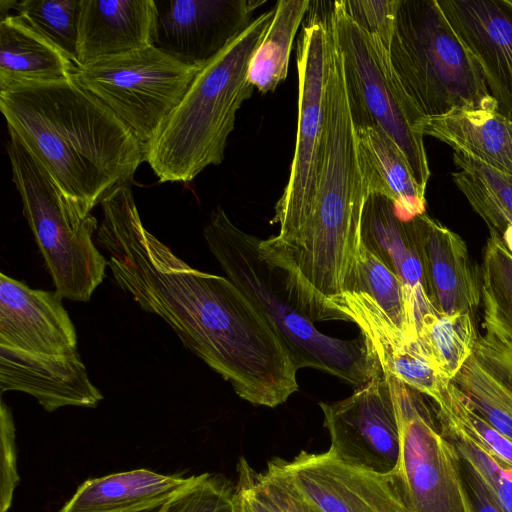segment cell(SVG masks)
Segmentation results:
<instances>
[{"mask_svg":"<svg viewBox=\"0 0 512 512\" xmlns=\"http://www.w3.org/2000/svg\"><path fill=\"white\" fill-rule=\"evenodd\" d=\"M388 52L401 86L425 118L456 109L498 111L478 62L437 0H400Z\"/></svg>","mask_w":512,"mask_h":512,"instance_id":"cell-5","label":"cell"},{"mask_svg":"<svg viewBox=\"0 0 512 512\" xmlns=\"http://www.w3.org/2000/svg\"><path fill=\"white\" fill-rule=\"evenodd\" d=\"M421 258L426 290L441 314L470 313L481 300V284L462 238L425 213L408 221Z\"/></svg>","mask_w":512,"mask_h":512,"instance_id":"cell-16","label":"cell"},{"mask_svg":"<svg viewBox=\"0 0 512 512\" xmlns=\"http://www.w3.org/2000/svg\"><path fill=\"white\" fill-rule=\"evenodd\" d=\"M308 0H279L270 25L251 58L250 84L265 94L286 79L295 35L309 10Z\"/></svg>","mask_w":512,"mask_h":512,"instance_id":"cell-27","label":"cell"},{"mask_svg":"<svg viewBox=\"0 0 512 512\" xmlns=\"http://www.w3.org/2000/svg\"><path fill=\"white\" fill-rule=\"evenodd\" d=\"M344 292L367 294L406 336L418 340L409 322L400 279L363 244Z\"/></svg>","mask_w":512,"mask_h":512,"instance_id":"cell-30","label":"cell"},{"mask_svg":"<svg viewBox=\"0 0 512 512\" xmlns=\"http://www.w3.org/2000/svg\"><path fill=\"white\" fill-rule=\"evenodd\" d=\"M237 509V508H236ZM238 512V511H237Z\"/></svg>","mask_w":512,"mask_h":512,"instance_id":"cell-42","label":"cell"},{"mask_svg":"<svg viewBox=\"0 0 512 512\" xmlns=\"http://www.w3.org/2000/svg\"><path fill=\"white\" fill-rule=\"evenodd\" d=\"M0 512H7L19 483L15 426L10 408L1 401L0 409Z\"/></svg>","mask_w":512,"mask_h":512,"instance_id":"cell-36","label":"cell"},{"mask_svg":"<svg viewBox=\"0 0 512 512\" xmlns=\"http://www.w3.org/2000/svg\"><path fill=\"white\" fill-rule=\"evenodd\" d=\"M80 8L81 0H22L16 1L14 6L17 16L75 64Z\"/></svg>","mask_w":512,"mask_h":512,"instance_id":"cell-31","label":"cell"},{"mask_svg":"<svg viewBox=\"0 0 512 512\" xmlns=\"http://www.w3.org/2000/svg\"><path fill=\"white\" fill-rule=\"evenodd\" d=\"M154 0H81L77 67L154 46Z\"/></svg>","mask_w":512,"mask_h":512,"instance_id":"cell-20","label":"cell"},{"mask_svg":"<svg viewBox=\"0 0 512 512\" xmlns=\"http://www.w3.org/2000/svg\"><path fill=\"white\" fill-rule=\"evenodd\" d=\"M199 70L151 46L79 66L73 77L133 132L145 155Z\"/></svg>","mask_w":512,"mask_h":512,"instance_id":"cell-8","label":"cell"},{"mask_svg":"<svg viewBox=\"0 0 512 512\" xmlns=\"http://www.w3.org/2000/svg\"><path fill=\"white\" fill-rule=\"evenodd\" d=\"M478 62L498 112L512 120V8L505 0H437Z\"/></svg>","mask_w":512,"mask_h":512,"instance_id":"cell-15","label":"cell"},{"mask_svg":"<svg viewBox=\"0 0 512 512\" xmlns=\"http://www.w3.org/2000/svg\"><path fill=\"white\" fill-rule=\"evenodd\" d=\"M319 405L330 434L328 451L335 458L379 475L396 473L400 431L381 368L347 398Z\"/></svg>","mask_w":512,"mask_h":512,"instance_id":"cell-11","label":"cell"},{"mask_svg":"<svg viewBox=\"0 0 512 512\" xmlns=\"http://www.w3.org/2000/svg\"><path fill=\"white\" fill-rule=\"evenodd\" d=\"M358 155L367 195L389 198L397 217L408 222L425 213V193L393 139L381 128L358 129Z\"/></svg>","mask_w":512,"mask_h":512,"instance_id":"cell-23","label":"cell"},{"mask_svg":"<svg viewBox=\"0 0 512 512\" xmlns=\"http://www.w3.org/2000/svg\"><path fill=\"white\" fill-rule=\"evenodd\" d=\"M157 512H237L235 488L220 476L204 473Z\"/></svg>","mask_w":512,"mask_h":512,"instance_id":"cell-34","label":"cell"},{"mask_svg":"<svg viewBox=\"0 0 512 512\" xmlns=\"http://www.w3.org/2000/svg\"><path fill=\"white\" fill-rule=\"evenodd\" d=\"M326 102L324 151L311 209L291 235L261 240L259 247L288 272L317 313L331 316L328 300L344 292L360 253L368 197L342 57L332 35Z\"/></svg>","mask_w":512,"mask_h":512,"instance_id":"cell-2","label":"cell"},{"mask_svg":"<svg viewBox=\"0 0 512 512\" xmlns=\"http://www.w3.org/2000/svg\"><path fill=\"white\" fill-rule=\"evenodd\" d=\"M330 44L326 16L311 15L297 43V135L289 179L275 205L279 239L288 237L303 223L315 198L326 133Z\"/></svg>","mask_w":512,"mask_h":512,"instance_id":"cell-10","label":"cell"},{"mask_svg":"<svg viewBox=\"0 0 512 512\" xmlns=\"http://www.w3.org/2000/svg\"><path fill=\"white\" fill-rule=\"evenodd\" d=\"M429 362L444 379L451 381L472 354L478 337L472 314L427 315L417 329Z\"/></svg>","mask_w":512,"mask_h":512,"instance_id":"cell-29","label":"cell"},{"mask_svg":"<svg viewBox=\"0 0 512 512\" xmlns=\"http://www.w3.org/2000/svg\"><path fill=\"white\" fill-rule=\"evenodd\" d=\"M158 49L198 69L217 56L254 20L266 0L155 1Z\"/></svg>","mask_w":512,"mask_h":512,"instance_id":"cell-13","label":"cell"},{"mask_svg":"<svg viewBox=\"0 0 512 512\" xmlns=\"http://www.w3.org/2000/svg\"><path fill=\"white\" fill-rule=\"evenodd\" d=\"M259 478L283 512H317L302 498L273 459L268 462L266 471L259 472Z\"/></svg>","mask_w":512,"mask_h":512,"instance_id":"cell-38","label":"cell"},{"mask_svg":"<svg viewBox=\"0 0 512 512\" xmlns=\"http://www.w3.org/2000/svg\"><path fill=\"white\" fill-rule=\"evenodd\" d=\"M453 161L459 168L452 173L454 183L489 230L499 234L512 224V175L457 152Z\"/></svg>","mask_w":512,"mask_h":512,"instance_id":"cell-28","label":"cell"},{"mask_svg":"<svg viewBox=\"0 0 512 512\" xmlns=\"http://www.w3.org/2000/svg\"><path fill=\"white\" fill-rule=\"evenodd\" d=\"M206 244L226 277L281 337L296 367H311L360 386L381 368L368 341L330 337L287 271L259 248V238L238 228L225 211H213L203 229Z\"/></svg>","mask_w":512,"mask_h":512,"instance_id":"cell-3","label":"cell"},{"mask_svg":"<svg viewBox=\"0 0 512 512\" xmlns=\"http://www.w3.org/2000/svg\"><path fill=\"white\" fill-rule=\"evenodd\" d=\"M362 244L400 279L408 318L415 336L422 320L437 312L429 300L423 266L407 222L401 221L393 202L380 194L367 197L361 221Z\"/></svg>","mask_w":512,"mask_h":512,"instance_id":"cell-19","label":"cell"},{"mask_svg":"<svg viewBox=\"0 0 512 512\" xmlns=\"http://www.w3.org/2000/svg\"><path fill=\"white\" fill-rule=\"evenodd\" d=\"M505 2L512 8V0H505Z\"/></svg>","mask_w":512,"mask_h":512,"instance_id":"cell-40","label":"cell"},{"mask_svg":"<svg viewBox=\"0 0 512 512\" xmlns=\"http://www.w3.org/2000/svg\"><path fill=\"white\" fill-rule=\"evenodd\" d=\"M0 390L27 393L48 412L65 406L94 408L103 399L79 353L57 357L0 347Z\"/></svg>","mask_w":512,"mask_h":512,"instance_id":"cell-18","label":"cell"},{"mask_svg":"<svg viewBox=\"0 0 512 512\" xmlns=\"http://www.w3.org/2000/svg\"><path fill=\"white\" fill-rule=\"evenodd\" d=\"M235 503L238 512H283L263 487L259 472L243 457L237 465Z\"/></svg>","mask_w":512,"mask_h":512,"instance_id":"cell-37","label":"cell"},{"mask_svg":"<svg viewBox=\"0 0 512 512\" xmlns=\"http://www.w3.org/2000/svg\"><path fill=\"white\" fill-rule=\"evenodd\" d=\"M330 5L325 16L341 53L355 129H383L401 149L417 184L426 192L431 172L421 132L425 117L401 86L387 48L351 19L342 0Z\"/></svg>","mask_w":512,"mask_h":512,"instance_id":"cell-7","label":"cell"},{"mask_svg":"<svg viewBox=\"0 0 512 512\" xmlns=\"http://www.w3.org/2000/svg\"><path fill=\"white\" fill-rule=\"evenodd\" d=\"M158 509H155V510H151V511H148V512H157Z\"/></svg>","mask_w":512,"mask_h":512,"instance_id":"cell-41","label":"cell"},{"mask_svg":"<svg viewBox=\"0 0 512 512\" xmlns=\"http://www.w3.org/2000/svg\"><path fill=\"white\" fill-rule=\"evenodd\" d=\"M317 512H408L396 475H379L340 461L329 451L273 458Z\"/></svg>","mask_w":512,"mask_h":512,"instance_id":"cell-12","label":"cell"},{"mask_svg":"<svg viewBox=\"0 0 512 512\" xmlns=\"http://www.w3.org/2000/svg\"><path fill=\"white\" fill-rule=\"evenodd\" d=\"M450 382L483 419L512 441V362L498 346L478 336L471 356Z\"/></svg>","mask_w":512,"mask_h":512,"instance_id":"cell-24","label":"cell"},{"mask_svg":"<svg viewBox=\"0 0 512 512\" xmlns=\"http://www.w3.org/2000/svg\"><path fill=\"white\" fill-rule=\"evenodd\" d=\"M329 307L357 324L375 352L381 369L431 400L448 380L429 362L418 340L406 336L365 293L343 292L328 300Z\"/></svg>","mask_w":512,"mask_h":512,"instance_id":"cell-17","label":"cell"},{"mask_svg":"<svg viewBox=\"0 0 512 512\" xmlns=\"http://www.w3.org/2000/svg\"><path fill=\"white\" fill-rule=\"evenodd\" d=\"M439 427L455 445L460 457L477 470L502 509L512 512V467L464 432L444 424Z\"/></svg>","mask_w":512,"mask_h":512,"instance_id":"cell-33","label":"cell"},{"mask_svg":"<svg viewBox=\"0 0 512 512\" xmlns=\"http://www.w3.org/2000/svg\"><path fill=\"white\" fill-rule=\"evenodd\" d=\"M484 336L512 362V253L489 230L481 265Z\"/></svg>","mask_w":512,"mask_h":512,"instance_id":"cell-26","label":"cell"},{"mask_svg":"<svg viewBox=\"0 0 512 512\" xmlns=\"http://www.w3.org/2000/svg\"><path fill=\"white\" fill-rule=\"evenodd\" d=\"M275 9L257 16L217 56L201 68L178 106L145 150V161L160 182H189L224 159L236 114L254 87L251 58Z\"/></svg>","mask_w":512,"mask_h":512,"instance_id":"cell-4","label":"cell"},{"mask_svg":"<svg viewBox=\"0 0 512 512\" xmlns=\"http://www.w3.org/2000/svg\"><path fill=\"white\" fill-rule=\"evenodd\" d=\"M77 66L61 49L16 14L0 20V91L29 82L73 76Z\"/></svg>","mask_w":512,"mask_h":512,"instance_id":"cell-25","label":"cell"},{"mask_svg":"<svg viewBox=\"0 0 512 512\" xmlns=\"http://www.w3.org/2000/svg\"><path fill=\"white\" fill-rule=\"evenodd\" d=\"M195 477L136 469L88 479L59 512H148L186 489Z\"/></svg>","mask_w":512,"mask_h":512,"instance_id":"cell-21","label":"cell"},{"mask_svg":"<svg viewBox=\"0 0 512 512\" xmlns=\"http://www.w3.org/2000/svg\"><path fill=\"white\" fill-rule=\"evenodd\" d=\"M351 19L389 50L400 0H342Z\"/></svg>","mask_w":512,"mask_h":512,"instance_id":"cell-35","label":"cell"},{"mask_svg":"<svg viewBox=\"0 0 512 512\" xmlns=\"http://www.w3.org/2000/svg\"><path fill=\"white\" fill-rule=\"evenodd\" d=\"M433 403L438 423L471 436L500 461L512 467V441L483 419L451 382Z\"/></svg>","mask_w":512,"mask_h":512,"instance_id":"cell-32","label":"cell"},{"mask_svg":"<svg viewBox=\"0 0 512 512\" xmlns=\"http://www.w3.org/2000/svg\"><path fill=\"white\" fill-rule=\"evenodd\" d=\"M8 131L43 164L66 200L84 215L145 161L133 132L74 77L0 91Z\"/></svg>","mask_w":512,"mask_h":512,"instance_id":"cell-1","label":"cell"},{"mask_svg":"<svg viewBox=\"0 0 512 512\" xmlns=\"http://www.w3.org/2000/svg\"><path fill=\"white\" fill-rule=\"evenodd\" d=\"M8 132L12 181L56 292L72 301L88 302L108 266L93 240L98 221L73 207L43 164L14 132Z\"/></svg>","mask_w":512,"mask_h":512,"instance_id":"cell-6","label":"cell"},{"mask_svg":"<svg viewBox=\"0 0 512 512\" xmlns=\"http://www.w3.org/2000/svg\"><path fill=\"white\" fill-rule=\"evenodd\" d=\"M383 373L399 425L400 458L395 475L408 512H473L462 459L441 432L424 395Z\"/></svg>","mask_w":512,"mask_h":512,"instance_id":"cell-9","label":"cell"},{"mask_svg":"<svg viewBox=\"0 0 512 512\" xmlns=\"http://www.w3.org/2000/svg\"><path fill=\"white\" fill-rule=\"evenodd\" d=\"M56 291L32 289L0 274V347L34 355L78 352L74 324Z\"/></svg>","mask_w":512,"mask_h":512,"instance_id":"cell-14","label":"cell"},{"mask_svg":"<svg viewBox=\"0 0 512 512\" xmlns=\"http://www.w3.org/2000/svg\"><path fill=\"white\" fill-rule=\"evenodd\" d=\"M421 132L454 152L512 175V120L497 110L456 109L424 119Z\"/></svg>","mask_w":512,"mask_h":512,"instance_id":"cell-22","label":"cell"},{"mask_svg":"<svg viewBox=\"0 0 512 512\" xmlns=\"http://www.w3.org/2000/svg\"><path fill=\"white\" fill-rule=\"evenodd\" d=\"M462 469L473 512H505L477 470L464 459Z\"/></svg>","mask_w":512,"mask_h":512,"instance_id":"cell-39","label":"cell"}]
</instances>
